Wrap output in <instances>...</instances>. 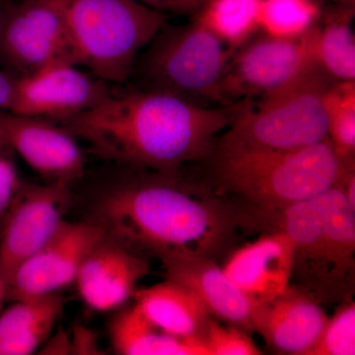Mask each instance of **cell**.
I'll use <instances>...</instances> for the list:
<instances>
[{"label":"cell","instance_id":"obj_1","mask_svg":"<svg viewBox=\"0 0 355 355\" xmlns=\"http://www.w3.org/2000/svg\"><path fill=\"white\" fill-rule=\"evenodd\" d=\"M236 109L205 108L151 89L109 90L92 108L62 123L103 157L173 174L211 155Z\"/></svg>","mask_w":355,"mask_h":355},{"label":"cell","instance_id":"obj_2","mask_svg":"<svg viewBox=\"0 0 355 355\" xmlns=\"http://www.w3.org/2000/svg\"><path fill=\"white\" fill-rule=\"evenodd\" d=\"M121 186L102 200L99 223L128 249L159 259L205 257L214 260L232 240L239 214L200 187L172 174Z\"/></svg>","mask_w":355,"mask_h":355},{"label":"cell","instance_id":"obj_3","mask_svg":"<svg viewBox=\"0 0 355 355\" xmlns=\"http://www.w3.org/2000/svg\"><path fill=\"white\" fill-rule=\"evenodd\" d=\"M71 62L105 83H125L142 49L167 23V14L139 0H55Z\"/></svg>","mask_w":355,"mask_h":355},{"label":"cell","instance_id":"obj_4","mask_svg":"<svg viewBox=\"0 0 355 355\" xmlns=\"http://www.w3.org/2000/svg\"><path fill=\"white\" fill-rule=\"evenodd\" d=\"M214 174L223 190L250 207L275 209L318 197L338 183L345 170L329 139L297 150L212 153Z\"/></svg>","mask_w":355,"mask_h":355},{"label":"cell","instance_id":"obj_5","mask_svg":"<svg viewBox=\"0 0 355 355\" xmlns=\"http://www.w3.org/2000/svg\"><path fill=\"white\" fill-rule=\"evenodd\" d=\"M334 83L317 67L254 106L241 103L212 153L297 150L328 139L326 95Z\"/></svg>","mask_w":355,"mask_h":355},{"label":"cell","instance_id":"obj_6","mask_svg":"<svg viewBox=\"0 0 355 355\" xmlns=\"http://www.w3.org/2000/svg\"><path fill=\"white\" fill-rule=\"evenodd\" d=\"M140 62L146 89L162 91L205 108L233 106L223 94L229 50L197 20L166 24Z\"/></svg>","mask_w":355,"mask_h":355},{"label":"cell","instance_id":"obj_7","mask_svg":"<svg viewBox=\"0 0 355 355\" xmlns=\"http://www.w3.org/2000/svg\"><path fill=\"white\" fill-rule=\"evenodd\" d=\"M317 27L297 39L254 35L233 51L223 81L224 97L231 105L279 93L317 69L315 42ZM320 69V67H319Z\"/></svg>","mask_w":355,"mask_h":355},{"label":"cell","instance_id":"obj_8","mask_svg":"<svg viewBox=\"0 0 355 355\" xmlns=\"http://www.w3.org/2000/svg\"><path fill=\"white\" fill-rule=\"evenodd\" d=\"M69 184L21 183L2 218L0 279L8 284L14 272L46 244L62 224L70 202Z\"/></svg>","mask_w":355,"mask_h":355},{"label":"cell","instance_id":"obj_9","mask_svg":"<svg viewBox=\"0 0 355 355\" xmlns=\"http://www.w3.org/2000/svg\"><path fill=\"white\" fill-rule=\"evenodd\" d=\"M107 236L99 222L64 220L41 249L16 268L6 286V299L50 295L73 284L84 259Z\"/></svg>","mask_w":355,"mask_h":355},{"label":"cell","instance_id":"obj_10","mask_svg":"<svg viewBox=\"0 0 355 355\" xmlns=\"http://www.w3.org/2000/svg\"><path fill=\"white\" fill-rule=\"evenodd\" d=\"M77 67L69 60H58L22 74L14 81L8 111L62 121L92 108L109 92L108 86Z\"/></svg>","mask_w":355,"mask_h":355},{"label":"cell","instance_id":"obj_11","mask_svg":"<svg viewBox=\"0 0 355 355\" xmlns=\"http://www.w3.org/2000/svg\"><path fill=\"white\" fill-rule=\"evenodd\" d=\"M240 223L284 233L294 249L291 282L295 284H291L310 292L319 301H327L322 193L286 207H250L249 211L240 216Z\"/></svg>","mask_w":355,"mask_h":355},{"label":"cell","instance_id":"obj_12","mask_svg":"<svg viewBox=\"0 0 355 355\" xmlns=\"http://www.w3.org/2000/svg\"><path fill=\"white\" fill-rule=\"evenodd\" d=\"M0 46L4 57L23 74L55 60L71 62L55 0H18L0 26Z\"/></svg>","mask_w":355,"mask_h":355},{"label":"cell","instance_id":"obj_13","mask_svg":"<svg viewBox=\"0 0 355 355\" xmlns=\"http://www.w3.org/2000/svg\"><path fill=\"white\" fill-rule=\"evenodd\" d=\"M48 121L10 112L0 114V141L48 183L69 184L83 175L84 154L76 137Z\"/></svg>","mask_w":355,"mask_h":355},{"label":"cell","instance_id":"obj_14","mask_svg":"<svg viewBox=\"0 0 355 355\" xmlns=\"http://www.w3.org/2000/svg\"><path fill=\"white\" fill-rule=\"evenodd\" d=\"M148 270L146 259L108 235L84 259L76 284L90 309L108 312L133 297Z\"/></svg>","mask_w":355,"mask_h":355},{"label":"cell","instance_id":"obj_15","mask_svg":"<svg viewBox=\"0 0 355 355\" xmlns=\"http://www.w3.org/2000/svg\"><path fill=\"white\" fill-rule=\"evenodd\" d=\"M254 242L235 250L222 270L256 306L265 305L291 286L293 245L280 231H263Z\"/></svg>","mask_w":355,"mask_h":355},{"label":"cell","instance_id":"obj_16","mask_svg":"<svg viewBox=\"0 0 355 355\" xmlns=\"http://www.w3.org/2000/svg\"><path fill=\"white\" fill-rule=\"evenodd\" d=\"M328 321L320 301L310 292L291 284L284 293L254 315V331L277 354L308 355Z\"/></svg>","mask_w":355,"mask_h":355},{"label":"cell","instance_id":"obj_17","mask_svg":"<svg viewBox=\"0 0 355 355\" xmlns=\"http://www.w3.org/2000/svg\"><path fill=\"white\" fill-rule=\"evenodd\" d=\"M167 279L190 289L209 314L219 322L253 333L258 306L238 289L212 259L167 257L161 259Z\"/></svg>","mask_w":355,"mask_h":355},{"label":"cell","instance_id":"obj_18","mask_svg":"<svg viewBox=\"0 0 355 355\" xmlns=\"http://www.w3.org/2000/svg\"><path fill=\"white\" fill-rule=\"evenodd\" d=\"M327 301L349 295L354 286L355 209L338 184L322 193Z\"/></svg>","mask_w":355,"mask_h":355},{"label":"cell","instance_id":"obj_19","mask_svg":"<svg viewBox=\"0 0 355 355\" xmlns=\"http://www.w3.org/2000/svg\"><path fill=\"white\" fill-rule=\"evenodd\" d=\"M133 298L147 319L165 333L205 345L211 316L190 289L167 279L146 288H137Z\"/></svg>","mask_w":355,"mask_h":355},{"label":"cell","instance_id":"obj_20","mask_svg":"<svg viewBox=\"0 0 355 355\" xmlns=\"http://www.w3.org/2000/svg\"><path fill=\"white\" fill-rule=\"evenodd\" d=\"M0 314V355H28L50 336L65 304L60 293L14 301Z\"/></svg>","mask_w":355,"mask_h":355},{"label":"cell","instance_id":"obj_21","mask_svg":"<svg viewBox=\"0 0 355 355\" xmlns=\"http://www.w3.org/2000/svg\"><path fill=\"white\" fill-rule=\"evenodd\" d=\"M111 338L119 354L209 355L205 343L176 338L159 329L135 303L114 318Z\"/></svg>","mask_w":355,"mask_h":355},{"label":"cell","instance_id":"obj_22","mask_svg":"<svg viewBox=\"0 0 355 355\" xmlns=\"http://www.w3.org/2000/svg\"><path fill=\"white\" fill-rule=\"evenodd\" d=\"M354 7H324L317 27L315 57L334 81H355Z\"/></svg>","mask_w":355,"mask_h":355},{"label":"cell","instance_id":"obj_23","mask_svg":"<svg viewBox=\"0 0 355 355\" xmlns=\"http://www.w3.org/2000/svg\"><path fill=\"white\" fill-rule=\"evenodd\" d=\"M261 0H205L191 15L231 51L253 38L259 29Z\"/></svg>","mask_w":355,"mask_h":355},{"label":"cell","instance_id":"obj_24","mask_svg":"<svg viewBox=\"0 0 355 355\" xmlns=\"http://www.w3.org/2000/svg\"><path fill=\"white\" fill-rule=\"evenodd\" d=\"M324 8L321 0H261L259 29L275 38H300L319 24Z\"/></svg>","mask_w":355,"mask_h":355},{"label":"cell","instance_id":"obj_25","mask_svg":"<svg viewBox=\"0 0 355 355\" xmlns=\"http://www.w3.org/2000/svg\"><path fill=\"white\" fill-rule=\"evenodd\" d=\"M328 139L345 164H355V81H335L326 95Z\"/></svg>","mask_w":355,"mask_h":355},{"label":"cell","instance_id":"obj_26","mask_svg":"<svg viewBox=\"0 0 355 355\" xmlns=\"http://www.w3.org/2000/svg\"><path fill=\"white\" fill-rule=\"evenodd\" d=\"M355 354V304L345 299L333 317L328 318L321 336L308 355Z\"/></svg>","mask_w":355,"mask_h":355},{"label":"cell","instance_id":"obj_27","mask_svg":"<svg viewBox=\"0 0 355 355\" xmlns=\"http://www.w3.org/2000/svg\"><path fill=\"white\" fill-rule=\"evenodd\" d=\"M205 347L209 355H260L263 354L249 333L237 327L224 326L218 320L211 317L207 336Z\"/></svg>","mask_w":355,"mask_h":355},{"label":"cell","instance_id":"obj_28","mask_svg":"<svg viewBox=\"0 0 355 355\" xmlns=\"http://www.w3.org/2000/svg\"><path fill=\"white\" fill-rule=\"evenodd\" d=\"M1 146L2 142L0 141V222L6 216L21 184L15 167L4 155Z\"/></svg>","mask_w":355,"mask_h":355},{"label":"cell","instance_id":"obj_29","mask_svg":"<svg viewBox=\"0 0 355 355\" xmlns=\"http://www.w3.org/2000/svg\"><path fill=\"white\" fill-rule=\"evenodd\" d=\"M141 3L160 12L190 14L193 15L205 0H139Z\"/></svg>","mask_w":355,"mask_h":355},{"label":"cell","instance_id":"obj_30","mask_svg":"<svg viewBox=\"0 0 355 355\" xmlns=\"http://www.w3.org/2000/svg\"><path fill=\"white\" fill-rule=\"evenodd\" d=\"M90 331L80 329L72 340L71 352H79L78 354H90L91 350L96 352Z\"/></svg>","mask_w":355,"mask_h":355},{"label":"cell","instance_id":"obj_31","mask_svg":"<svg viewBox=\"0 0 355 355\" xmlns=\"http://www.w3.org/2000/svg\"><path fill=\"white\" fill-rule=\"evenodd\" d=\"M14 81L0 72V111H8L12 101Z\"/></svg>","mask_w":355,"mask_h":355},{"label":"cell","instance_id":"obj_32","mask_svg":"<svg viewBox=\"0 0 355 355\" xmlns=\"http://www.w3.org/2000/svg\"><path fill=\"white\" fill-rule=\"evenodd\" d=\"M324 3V1L333 2L335 6H345V7H354L355 0H321Z\"/></svg>","mask_w":355,"mask_h":355},{"label":"cell","instance_id":"obj_33","mask_svg":"<svg viewBox=\"0 0 355 355\" xmlns=\"http://www.w3.org/2000/svg\"><path fill=\"white\" fill-rule=\"evenodd\" d=\"M6 299V286H4L3 282L0 279V309H1L2 302Z\"/></svg>","mask_w":355,"mask_h":355},{"label":"cell","instance_id":"obj_34","mask_svg":"<svg viewBox=\"0 0 355 355\" xmlns=\"http://www.w3.org/2000/svg\"><path fill=\"white\" fill-rule=\"evenodd\" d=\"M0 26H1V21H0Z\"/></svg>","mask_w":355,"mask_h":355}]
</instances>
